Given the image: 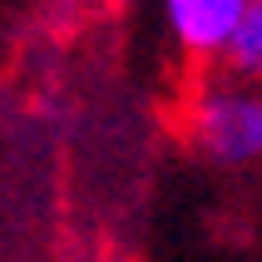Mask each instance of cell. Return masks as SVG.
Masks as SVG:
<instances>
[{
	"instance_id": "cell-2",
	"label": "cell",
	"mask_w": 262,
	"mask_h": 262,
	"mask_svg": "<svg viewBox=\"0 0 262 262\" xmlns=\"http://www.w3.org/2000/svg\"><path fill=\"white\" fill-rule=\"evenodd\" d=\"M243 10H248V0H163V20L173 30V45L198 64H218Z\"/></svg>"
},
{
	"instance_id": "cell-3",
	"label": "cell",
	"mask_w": 262,
	"mask_h": 262,
	"mask_svg": "<svg viewBox=\"0 0 262 262\" xmlns=\"http://www.w3.org/2000/svg\"><path fill=\"white\" fill-rule=\"evenodd\" d=\"M223 74H237V79H257L262 84V0H248L243 20L233 25L228 45L218 55Z\"/></svg>"
},
{
	"instance_id": "cell-1",
	"label": "cell",
	"mask_w": 262,
	"mask_h": 262,
	"mask_svg": "<svg viewBox=\"0 0 262 262\" xmlns=\"http://www.w3.org/2000/svg\"><path fill=\"white\" fill-rule=\"evenodd\" d=\"M188 144L223 173L262 168V84L257 79H203L188 99Z\"/></svg>"
}]
</instances>
